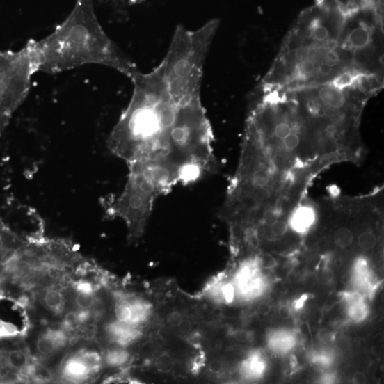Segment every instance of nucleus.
<instances>
[{"instance_id": "obj_35", "label": "nucleus", "mask_w": 384, "mask_h": 384, "mask_svg": "<svg viewBox=\"0 0 384 384\" xmlns=\"http://www.w3.org/2000/svg\"><path fill=\"white\" fill-rule=\"evenodd\" d=\"M278 313L280 317L282 319L289 318L291 314L290 308L286 305L280 307L278 310Z\"/></svg>"}, {"instance_id": "obj_38", "label": "nucleus", "mask_w": 384, "mask_h": 384, "mask_svg": "<svg viewBox=\"0 0 384 384\" xmlns=\"http://www.w3.org/2000/svg\"><path fill=\"white\" fill-rule=\"evenodd\" d=\"M335 381V377L332 375H326L322 378L323 383H332Z\"/></svg>"}, {"instance_id": "obj_36", "label": "nucleus", "mask_w": 384, "mask_h": 384, "mask_svg": "<svg viewBox=\"0 0 384 384\" xmlns=\"http://www.w3.org/2000/svg\"><path fill=\"white\" fill-rule=\"evenodd\" d=\"M259 312L262 315H267L271 311V306L269 303H262L258 307Z\"/></svg>"}, {"instance_id": "obj_25", "label": "nucleus", "mask_w": 384, "mask_h": 384, "mask_svg": "<svg viewBox=\"0 0 384 384\" xmlns=\"http://www.w3.org/2000/svg\"><path fill=\"white\" fill-rule=\"evenodd\" d=\"M301 138L294 131L281 141V145L286 152H294L301 145Z\"/></svg>"}, {"instance_id": "obj_28", "label": "nucleus", "mask_w": 384, "mask_h": 384, "mask_svg": "<svg viewBox=\"0 0 384 384\" xmlns=\"http://www.w3.org/2000/svg\"><path fill=\"white\" fill-rule=\"evenodd\" d=\"M75 291L85 294H95V287L90 282L87 280L78 281L75 285Z\"/></svg>"}, {"instance_id": "obj_37", "label": "nucleus", "mask_w": 384, "mask_h": 384, "mask_svg": "<svg viewBox=\"0 0 384 384\" xmlns=\"http://www.w3.org/2000/svg\"><path fill=\"white\" fill-rule=\"evenodd\" d=\"M355 381L358 383H365L366 376L362 373L357 374L355 376Z\"/></svg>"}, {"instance_id": "obj_17", "label": "nucleus", "mask_w": 384, "mask_h": 384, "mask_svg": "<svg viewBox=\"0 0 384 384\" xmlns=\"http://www.w3.org/2000/svg\"><path fill=\"white\" fill-rule=\"evenodd\" d=\"M266 368V364L259 352H254L242 365V371L246 377L253 379L262 376Z\"/></svg>"}, {"instance_id": "obj_4", "label": "nucleus", "mask_w": 384, "mask_h": 384, "mask_svg": "<svg viewBox=\"0 0 384 384\" xmlns=\"http://www.w3.org/2000/svg\"><path fill=\"white\" fill-rule=\"evenodd\" d=\"M152 305L146 300L136 296L118 297L115 307L117 321L141 329L152 319Z\"/></svg>"}, {"instance_id": "obj_39", "label": "nucleus", "mask_w": 384, "mask_h": 384, "mask_svg": "<svg viewBox=\"0 0 384 384\" xmlns=\"http://www.w3.org/2000/svg\"><path fill=\"white\" fill-rule=\"evenodd\" d=\"M306 300V297H302L299 301H298L296 303V308H301L303 306V304L304 303V302Z\"/></svg>"}, {"instance_id": "obj_3", "label": "nucleus", "mask_w": 384, "mask_h": 384, "mask_svg": "<svg viewBox=\"0 0 384 384\" xmlns=\"http://www.w3.org/2000/svg\"><path fill=\"white\" fill-rule=\"evenodd\" d=\"M35 74L26 45L18 51H0V139L26 99Z\"/></svg>"}, {"instance_id": "obj_2", "label": "nucleus", "mask_w": 384, "mask_h": 384, "mask_svg": "<svg viewBox=\"0 0 384 384\" xmlns=\"http://www.w3.org/2000/svg\"><path fill=\"white\" fill-rule=\"evenodd\" d=\"M26 45L35 74H55L90 64L111 68L130 79L139 71L106 34L94 0H77L70 15L52 33Z\"/></svg>"}, {"instance_id": "obj_29", "label": "nucleus", "mask_w": 384, "mask_h": 384, "mask_svg": "<svg viewBox=\"0 0 384 384\" xmlns=\"http://www.w3.org/2000/svg\"><path fill=\"white\" fill-rule=\"evenodd\" d=\"M333 272L328 267L323 268L318 271L317 280L320 284H329L333 279Z\"/></svg>"}, {"instance_id": "obj_23", "label": "nucleus", "mask_w": 384, "mask_h": 384, "mask_svg": "<svg viewBox=\"0 0 384 384\" xmlns=\"http://www.w3.org/2000/svg\"><path fill=\"white\" fill-rule=\"evenodd\" d=\"M156 368L163 373H170L175 367L174 359L168 354L159 355L154 360Z\"/></svg>"}, {"instance_id": "obj_27", "label": "nucleus", "mask_w": 384, "mask_h": 384, "mask_svg": "<svg viewBox=\"0 0 384 384\" xmlns=\"http://www.w3.org/2000/svg\"><path fill=\"white\" fill-rule=\"evenodd\" d=\"M358 242L362 249L369 250L375 247L377 239L373 233L367 232L360 235Z\"/></svg>"}, {"instance_id": "obj_9", "label": "nucleus", "mask_w": 384, "mask_h": 384, "mask_svg": "<svg viewBox=\"0 0 384 384\" xmlns=\"http://www.w3.org/2000/svg\"><path fill=\"white\" fill-rule=\"evenodd\" d=\"M353 282L360 291L358 293L373 297L376 290L377 285L374 282V278L365 259H359L355 264L353 269Z\"/></svg>"}, {"instance_id": "obj_15", "label": "nucleus", "mask_w": 384, "mask_h": 384, "mask_svg": "<svg viewBox=\"0 0 384 384\" xmlns=\"http://www.w3.org/2000/svg\"><path fill=\"white\" fill-rule=\"evenodd\" d=\"M371 41V32L367 26H359L349 31L346 42L349 48L359 50L367 47Z\"/></svg>"}, {"instance_id": "obj_24", "label": "nucleus", "mask_w": 384, "mask_h": 384, "mask_svg": "<svg viewBox=\"0 0 384 384\" xmlns=\"http://www.w3.org/2000/svg\"><path fill=\"white\" fill-rule=\"evenodd\" d=\"M355 77L349 72H344L335 77L332 83V86L341 90L351 87L355 81Z\"/></svg>"}, {"instance_id": "obj_22", "label": "nucleus", "mask_w": 384, "mask_h": 384, "mask_svg": "<svg viewBox=\"0 0 384 384\" xmlns=\"http://www.w3.org/2000/svg\"><path fill=\"white\" fill-rule=\"evenodd\" d=\"M354 234L347 228H340L334 234V241L340 248H347L354 241Z\"/></svg>"}, {"instance_id": "obj_8", "label": "nucleus", "mask_w": 384, "mask_h": 384, "mask_svg": "<svg viewBox=\"0 0 384 384\" xmlns=\"http://www.w3.org/2000/svg\"><path fill=\"white\" fill-rule=\"evenodd\" d=\"M141 330L115 320L106 326V335L109 340L115 346L127 348L142 337Z\"/></svg>"}, {"instance_id": "obj_14", "label": "nucleus", "mask_w": 384, "mask_h": 384, "mask_svg": "<svg viewBox=\"0 0 384 384\" xmlns=\"http://www.w3.org/2000/svg\"><path fill=\"white\" fill-rule=\"evenodd\" d=\"M343 297L346 303L349 317L356 323L362 322L369 312L363 295L358 292L345 293Z\"/></svg>"}, {"instance_id": "obj_13", "label": "nucleus", "mask_w": 384, "mask_h": 384, "mask_svg": "<svg viewBox=\"0 0 384 384\" xmlns=\"http://www.w3.org/2000/svg\"><path fill=\"white\" fill-rule=\"evenodd\" d=\"M268 344L275 353L284 355L294 348L296 344V337L289 331H275L269 335Z\"/></svg>"}, {"instance_id": "obj_32", "label": "nucleus", "mask_w": 384, "mask_h": 384, "mask_svg": "<svg viewBox=\"0 0 384 384\" xmlns=\"http://www.w3.org/2000/svg\"><path fill=\"white\" fill-rule=\"evenodd\" d=\"M259 262L265 269H273L277 265L275 259L269 254L264 255Z\"/></svg>"}, {"instance_id": "obj_6", "label": "nucleus", "mask_w": 384, "mask_h": 384, "mask_svg": "<svg viewBox=\"0 0 384 384\" xmlns=\"http://www.w3.org/2000/svg\"><path fill=\"white\" fill-rule=\"evenodd\" d=\"M69 341L68 333L63 329L48 328L38 337L37 354L41 358H49L65 346Z\"/></svg>"}, {"instance_id": "obj_12", "label": "nucleus", "mask_w": 384, "mask_h": 384, "mask_svg": "<svg viewBox=\"0 0 384 384\" xmlns=\"http://www.w3.org/2000/svg\"><path fill=\"white\" fill-rule=\"evenodd\" d=\"M320 102L332 110H341L345 107L347 99L343 90L337 88L331 84H327L318 91Z\"/></svg>"}, {"instance_id": "obj_30", "label": "nucleus", "mask_w": 384, "mask_h": 384, "mask_svg": "<svg viewBox=\"0 0 384 384\" xmlns=\"http://www.w3.org/2000/svg\"><path fill=\"white\" fill-rule=\"evenodd\" d=\"M271 226V231L275 236H283L287 232V224L282 220H276Z\"/></svg>"}, {"instance_id": "obj_16", "label": "nucleus", "mask_w": 384, "mask_h": 384, "mask_svg": "<svg viewBox=\"0 0 384 384\" xmlns=\"http://www.w3.org/2000/svg\"><path fill=\"white\" fill-rule=\"evenodd\" d=\"M131 352L127 348L118 346L109 349L104 358V363L113 368L123 367L130 363Z\"/></svg>"}, {"instance_id": "obj_19", "label": "nucleus", "mask_w": 384, "mask_h": 384, "mask_svg": "<svg viewBox=\"0 0 384 384\" xmlns=\"http://www.w3.org/2000/svg\"><path fill=\"white\" fill-rule=\"evenodd\" d=\"M22 330L15 324L0 319V341H6L20 337Z\"/></svg>"}, {"instance_id": "obj_20", "label": "nucleus", "mask_w": 384, "mask_h": 384, "mask_svg": "<svg viewBox=\"0 0 384 384\" xmlns=\"http://www.w3.org/2000/svg\"><path fill=\"white\" fill-rule=\"evenodd\" d=\"M317 69L316 63L313 59L305 58L301 60L296 66V77L300 80L307 79L317 72Z\"/></svg>"}, {"instance_id": "obj_18", "label": "nucleus", "mask_w": 384, "mask_h": 384, "mask_svg": "<svg viewBox=\"0 0 384 384\" xmlns=\"http://www.w3.org/2000/svg\"><path fill=\"white\" fill-rule=\"evenodd\" d=\"M74 305L77 310H94L99 305V300L95 294H85L78 293L74 297Z\"/></svg>"}, {"instance_id": "obj_31", "label": "nucleus", "mask_w": 384, "mask_h": 384, "mask_svg": "<svg viewBox=\"0 0 384 384\" xmlns=\"http://www.w3.org/2000/svg\"><path fill=\"white\" fill-rule=\"evenodd\" d=\"M333 67L330 62L326 61L319 63L317 72L319 77H328L333 73Z\"/></svg>"}, {"instance_id": "obj_26", "label": "nucleus", "mask_w": 384, "mask_h": 384, "mask_svg": "<svg viewBox=\"0 0 384 384\" xmlns=\"http://www.w3.org/2000/svg\"><path fill=\"white\" fill-rule=\"evenodd\" d=\"M294 131L293 127L287 122H280L274 127L273 136L275 139L282 141Z\"/></svg>"}, {"instance_id": "obj_21", "label": "nucleus", "mask_w": 384, "mask_h": 384, "mask_svg": "<svg viewBox=\"0 0 384 384\" xmlns=\"http://www.w3.org/2000/svg\"><path fill=\"white\" fill-rule=\"evenodd\" d=\"M311 35L315 41L324 43L330 39V31L326 26L316 20L311 25Z\"/></svg>"}, {"instance_id": "obj_5", "label": "nucleus", "mask_w": 384, "mask_h": 384, "mask_svg": "<svg viewBox=\"0 0 384 384\" xmlns=\"http://www.w3.org/2000/svg\"><path fill=\"white\" fill-rule=\"evenodd\" d=\"M235 285L238 294L243 299L250 300L261 296L265 289V281L260 275L259 263L246 262L239 269Z\"/></svg>"}, {"instance_id": "obj_10", "label": "nucleus", "mask_w": 384, "mask_h": 384, "mask_svg": "<svg viewBox=\"0 0 384 384\" xmlns=\"http://www.w3.org/2000/svg\"><path fill=\"white\" fill-rule=\"evenodd\" d=\"M315 220L314 209L310 205L304 204L297 207L292 212L289 219V225L296 232L303 234L311 229Z\"/></svg>"}, {"instance_id": "obj_34", "label": "nucleus", "mask_w": 384, "mask_h": 384, "mask_svg": "<svg viewBox=\"0 0 384 384\" xmlns=\"http://www.w3.org/2000/svg\"><path fill=\"white\" fill-rule=\"evenodd\" d=\"M235 338L240 342H246L249 338V333L246 330H238L235 333Z\"/></svg>"}, {"instance_id": "obj_7", "label": "nucleus", "mask_w": 384, "mask_h": 384, "mask_svg": "<svg viewBox=\"0 0 384 384\" xmlns=\"http://www.w3.org/2000/svg\"><path fill=\"white\" fill-rule=\"evenodd\" d=\"M96 373L84 358L81 351L67 359L62 367L61 375L64 380L83 382Z\"/></svg>"}, {"instance_id": "obj_33", "label": "nucleus", "mask_w": 384, "mask_h": 384, "mask_svg": "<svg viewBox=\"0 0 384 384\" xmlns=\"http://www.w3.org/2000/svg\"><path fill=\"white\" fill-rule=\"evenodd\" d=\"M312 362L320 365H330L331 358L326 355H315L312 357Z\"/></svg>"}, {"instance_id": "obj_1", "label": "nucleus", "mask_w": 384, "mask_h": 384, "mask_svg": "<svg viewBox=\"0 0 384 384\" xmlns=\"http://www.w3.org/2000/svg\"><path fill=\"white\" fill-rule=\"evenodd\" d=\"M217 29L213 21L195 30L178 26L158 67L131 79V99L108 140L111 152L127 166L162 169L182 185L214 169V136L201 86Z\"/></svg>"}, {"instance_id": "obj_11", "label": "nucleus", "mask_w": 384, "mask_h": 384, "mask_svg": "<svg viewBox=\"0 0 384 384\" xmlns=\"http://www.w3.org/2000/svg\"><path fill=\"white\" fill-rule=\"evenodd\" d=\"M42 306L49 312L60 315L66 310V296L58 287H49L40 295Z\"/></svg>"}]
</instances>
